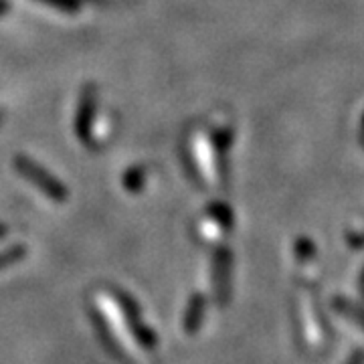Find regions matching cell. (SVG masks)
Here are the masks:
<instances>
[{"mask_svg":"<svg viewBox=\"0 0 364 364\" xmlns=\"http://www.w3.org/2000/svg\"><path fill=\"white\" fill-rule=\"evenodd\" d=\"M14 170L39 188L41 193L45 196H49L51 200H65L67 198V188L63 182L59 181L57 176H53L49 170L45 166H41L39 162H35L33 158L25 156V154H18L14 158Z\"/></svg>","mask_w":364,"mask_h":364,"instance_id":"cell-1","label":"cell"},{"mask_svg":"<svg viewBox=\"0 0 364 364\" xmlns=\"http://www.w3.org/2000/svg\"><path fill=\"white\" fill-rule=\"evenodd\" d=\"M93 91L85 90L83 97H81V105H79L77 112V124H75V130L81 142H87L90 140V130H91V119H93Z\"/></svg>","mask_w":364,"mask_h":364,"instance_id":"cell-2","label":"cell"},{"mask_svg":"<svg viewBox=\"0 0 364 364\" xmlns=\"http://www.w3.org/2000/svg\"><path fill=\"white\" fill-rule=\"evenodd\" d=\"M23 257H25V247H21V245H13V247L0 251V269L13 265V263L21 261Z\"/></svg>","mask_w":364,"mask_h":364,"instance_id":"cell-3","label":"cell"},{"mask_svg":"<svg viewBox=\"0 0 364 364\" xmlns=\"http://www.w3.org/2000/svg\"><path fill=\"white\" fill-rule=\"evenodd\" d=\"M45 4H49L53 9H59V11H67V13H77L79 2L77 0H41Z\"/></svg>","mask_w":364,"mask_h":364,"instance_id":"cell-4","label":"cell"},{"mask_svg":"<svg viewBox=\"0 0 364 364\" xmlns=\"http://www.w3.org/2000/svg\"><path fill=\"white\" fill-rule=\"evenodd\" d=\"M9 11H11V2L9 0H0V16H4Z\"/></svg>","mask_w":364,"mask_h":364,"instance_id":"cell-5","label":"cell"},{"mask_svg":"<svg viewBox=\"0 0 364 364\" xmlns=\"http://www.w3.org/2000/svg\"><path fill=\"white\" fill-rule=\"evenodd\" d=\"M4 235H6V227H4V225H0V239H2Z\"/></svg>","mask_w":364,"mask_h":364,"instance_id":"cell-6","label":"cell"},{"mask_svg":"<svg viewBox=\"0 0 364 364\" xmlns=\"http://www.w3.org/2000/svg\"><path fill=\"white\" fill-rule=\"evenodd\" d=\"M0 122H2V116H0Z\"/></svg>","mask_w":364,"mask_h":364,"instance_id":"cell-7","label":"cell"}]
</instances>
